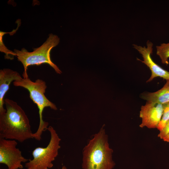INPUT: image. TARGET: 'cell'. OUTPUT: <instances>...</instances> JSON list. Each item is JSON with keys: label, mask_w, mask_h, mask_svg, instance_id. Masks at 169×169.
<instances>
[{"label": "cell", "mask_w": 169, "mask_h": 169, "mask_svg": "<svg viewBox=\"0 0 169 169\" xmlns=\"http://www.w3.org/2000/svg\"><path fill=\"white\" fill-rule=\"evenodd\" d=\"M5 112L0 114V138L22 143L33 138L29 119L22 108L15 101L4 99Z\"/></svg>", "instance_id": "cell-1"}, {"label": "cell", "mask_w": 169, "mask_h": 169, "mask_svg": "<svg viewBox=\"0 0 169 169\" xmlns=\"http://www.w3.org/2000/svg\"><path fill=\"white\" fill-rule=\"evenodd\" d=\"M103 125L93 135L82 151V169H113L115 163L113 159V150Z\"/></svg>", "instance_id": "cell-2"}, {"label": "cell", "mask_w": 169, "mask_h": 169, "mask_svg": "<svg viewBox=\"0 0 169 169\" xmlns=\"http://www.w3.org/2000/svg\"><path fill=\"white\" fill-rule=\"evenodd\" d=\"M59 42V38L58 36L50 33L49 34L46 41L39 47L33 49L32 52H28L24 48L21 50L14 49L16 56L23 66V78H29L27 71L28 67L30 65H39L47 64L52 67L57 73L60 74L62 73L57 65L52 62L50 56L51 50L57 45Z\"/></svg>", "instance_id": "cell-3"}, {"label": "cell", "mask_w": 169, "mask_h": 169, "mask_svg": "<svg viewBox=\"0 0 169 169\" xmlns=\"http://www.w3.org/2000/svg\"><path fill=\"white\" fill-rule=\"evenodd\" d=\"M13 83L15 86L22 87L28 90L30 98L38 107L39 123L36 132L33 133V137L37 140L40 141L43 132L47 130L49 125V123L44 121L43 119V112L44 109L49 107L54 110L57 109L55 105L49 101L44 95L47 87L46 82L40 79L33 82L28 78H23L20 80L15 81Z\"/></svg>", "instance_id": "cell-4"}, {"label": "cell", "mask_w": 169, "mask_h": 169, "mask_svg": "<svg viewBox=\"0 0 169 169\" xmlns=\"http://www.w3.org/2000/svg\"><path fill=\"white\" fill-rule=\"evenodd\" d=\"M47 130L50 134L48 144L45 147H37L33 150V159L25 164L28 169H48L53 166L52 162L58 155L61 139L52 126H49Z\"/></svg>", "instance_id": "cell-5"}, {"label": "cell", "mask_w": 169, "mask_h": 169, "mask_svg": "<svg viewBox=\"0 0 169 169\" xmlns=\"http://www.w3.org/2000/svg\"><path fill=\"white\" fill-rule=\"evenodd\" d=\"M15 140L0 138V163L5 164L8 169H22V163L29 160L23 156Z\"/></svg>", "instance_id": "cell-6"}, {"label": "cell", "mask_w": 169, "mask_h": 169, "mask_svg": "<svg viewBox=\"0 0 169 169\" xmlns=\"http://www.w3.org/2000/svg\"><path fill=\"white\" fill-rule=\"evenodd\" d=\"M163 112V105L158 103L146 101L141 106L139 116L141 119V128H157L161 120Z\"/></svg>", "instance_id": "cell-7"}, {"label": "cell", "mask_w": 169, "mask_h": 169, "mask_svg": "<svg viewBox=\"0 0 169 169\" xmlns=\"http://www.w3.org/2000/svg\"><path fill=\"white\" fill-rule=\"evenodd\" d=\"M133 46L143 58V60H139L146 65L151 71V75L147 82H150L154 78L157 77L162 78L166 80L169 79V72L155 63L151 57L153 49V44L151 42L148 40L146 42V47H142L136 44H133Z\"/></svg>", "instance_id": "cell-8"}, {"label": "cell", "mask_w": 169, "mask_h": 169, "mask_svg": "<svg viewBox=\"0 0 169 169\" xmlns=\"http://www.w3.org/2000/svg\"><path fill=\"white\" fill-rule=\"evenodd\" d=\"M23 78L16 71L9 69H3L0 70V114L5 112L4 108L6 93L9 90L11 83L15 81L20 80Z\"/></svg>", "instance_id": "cell-9"}, {"label": "cell", "mask_w": 169, "mask_h": 169, "mask_svg": "<svg viewBox=\"0 0 169 169\" xmlns=\"http://www.w3.org/2000/svg\"><path fill=\"white\" fill-rule=\"evenodd\" d=\"M140 97L147 101H151L164 104L169 102V79L163 87L158 91L153 92H144Z\"/></svg>", "instance_id": "cell-10"}, {"label": "cell", "mask_w": 169, "mask_h": 169, "mask_svg": "<svg viewBox=\"0 0 169 169\" xmlns=\"http://www.w3.org/2000/svg\"><path fill=\"white\" fill-rule=\"evenodd\" d=\"M156 54L160 59L162 63L168 65L169 63V42L163 43L160 45L156 46Z\"/></svg>", "instance_id": "cell-11"}, {"label": "cell", "mask_w": 169, "mask_h": 169, "mask_svg": "<svg viewBox=\"0 0 169 169\" xmlns=\"http://www.w3.org/2000/svg\"><path fill=\"white\" fill-rule=\"evenodd\" d=\"M8 33L0 31V51L5 54V58L12 60L14 56H16L15 53L8 49L4 44L3 42V37L4 35Z\"/></svg>", "instance_id": "cell-12"}, {"label": "cell", "mask_w": 169, "mask_h": 169, "mask_svg": "<svg viewBox=\"0 0 169 169\" xmlns=\"http://www.w3.org/2000/svg\"><path fill=\"white\" fill-rule=\"evenodd\" d=\"M163 112L161 120L157 129L160 131H161L169 120V102L163 104Z\"/></svg>", "instance_id": "cell-13"}, {"label": "cell", "mask_w": 169, "mask_h": 169, "mask_svg": "<svg viewBox=\"0 0 169 169\" xmlns=\"http://www.w3.org/2000/svg\"><path fill=\"white\" fill-rule=\"evenodd\" d=\"M169 133V120L167 122L163 129L159 131L158 137L163 139Z\"/></svg>", "instance_id": "cell-14"}, {"label": "cell", "mask_w": 169, "mask_h": 169, "mask_svg": "<svg viewBox=\"0 0 169 169\" xmlns=\"http://www.w3.org/2000/svg\"><path fill=\"white\" fill-rule=\"evenodd\" d=\"M165 142L169 143V133L167 136L163 139Z\"/></svg>", "instance_id": "cell-15"}, {"label": "cell", "mask_w": 169, "mask_h": 169, "mask_svg": "<svg viewBox=\"0 0 169 169\" xmlns=\"http://www.w3.org/2000/svg\"><path fill=\"white\" fill-rule=\"evenodd\" d=\"M61 169H67V167L65 166H63Z\"/></svg>", "instance_id": "cell-16"}, {"label": "cell", "mask_w": 169, "mask_h": 169, "mask_svg": "<svg viewBox=\"0 0 169 169\" xmlns=\"http://www.w3.org/2000/svg\"></svg>", "instance_id": "cell-17"}]
</instances>
